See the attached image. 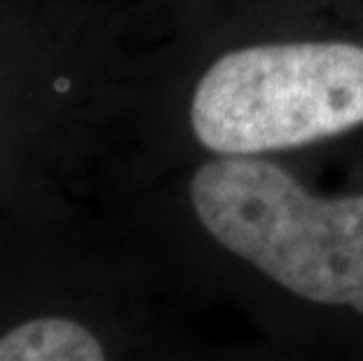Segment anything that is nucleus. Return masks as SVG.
I'll return each mask as SVG.
<instances>
[{
  "mask_svg": "<svg viewBox=\"0 0 363 361\" xmlns=\"http://www.w3.org/2000/svg\"><path fill=\"white\" fill-rule=\"evenodd\" d=\"M188 204L206 240L274 294L363 319V190L316 193L274 157H206Z\"/></svg>",
  "mask_w": 363,
  "mask_h": 361,
  "instance_id": "obj_1",
  "label": "nucleus"
},
{
  "mask_svg": "<svg viewBox=\"0 0 363 361\" xmlns=\"http://www.w3.org/2000/svg\"><path fill=\"white\" fill-rule=\"evenodd\" d=\"M185 120L206 157H274L363 132V33L284 30L218 50Z\"/></svg>",
  "mask_w": 363,
  "mask_h": 361,
  "instance_id": "obj_2",
  "label": "nucleus"
},
{
  "mask_svg": "<svg viewBox=\"0 0 363 361\" xmlns=\"http://www.w3.org/2000/svg\"><path fill=\"white\" fill-rule=\"evenodd\" d=\"M106 348L71 317H35L0 335V361H101Z\"/></svg>",
  "mask_w": 363,
  "mask_h": 361,
  "instance_id": "obj_3",
  "label": "nucleus"
}]
</instances>
